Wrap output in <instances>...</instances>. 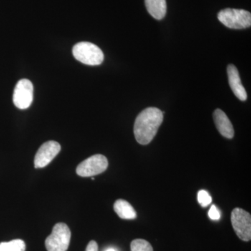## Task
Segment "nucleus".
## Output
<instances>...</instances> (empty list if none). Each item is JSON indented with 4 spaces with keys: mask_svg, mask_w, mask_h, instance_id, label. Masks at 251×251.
<instances>
[{
    "mask_svg": "<svg viewBox=\"0 0 251 251\" xmlns=\"http://www.w3.org/2000/svg\"><path fill=\"white\" fill-rule=\"evenodd\" d=\"M231 222L238 237L244 242L251 239V216L247 211L235 208L231 214Z\"/></svg>",
    "mask_w": 251,
    "mask_h": 251,
    "instance_id": "39448f33",
    "label": "nucleus"
},
{
    "mask_svg": "<svg viewBox=\"0 0 251 251\" xmlns=\"http://www.w3.org/2000/svg\"><path fill=\"white\" fill-rule=\"evenodd\" d=\"M108 161L106 157L101 154H96L80 163L76 168V173L82 177L95 176L106 171Z\"/></svg>",
    "mask_w": 251,
    "mask_h": 251,
    "instance_id": "423d86ee",
    "label": "nucleus"
},
{
    "mask_svg": "<svg viewBox=\"0 0 251 251\" xmlns=\"http://www.w3.org/2000/svg\"><path fill=\"white\" fill-rule=\"evenodd\" d=\"M114 210L122 219L133 220L137 217L134 208L125 200H117L114 204Z\"/></svg>",
    "mask_w": 251,
    "mask_h": 251,
    "instance_id": "f8f14e48",
    "label": "nucleus"
},
{
    "mask_svg": "<svg viewBox=\"0 0 251 251\" xmlns=\"http://www.w3.org/2000/svg\"><path fill=\"white\" fill-rule=\"evenodd\" d=\"M130 251H153L151 244L145 239H134L130 244Z\"/></svg>",
    "mask_w": 251,
    "mask_h": 251,
    "instance_id": "4468645a",
    "label": "nucleus"
},
{
    "mask_svg": "<svg viewBox=\"0 0 251 251\" xmlns=\"http://www.w3.org/2000/svg\"><path fill=\"white\" fill-rule=\"evenodd\" d=\"M163 120V112L150 107L143 110L136 117L134 125L135 140L140 145L151 143Z\"/></svg>",
    "mask_w": 251,
    "mask_h": 251,
    "instance_id": "f257e3e1",
    "label": "nucleus"
},
{
    "mask_svg": "<svg viewBox=\"0 0 251 251\" xmlns=\"http://www.w3.org/2000/svg\"><path fill=\"white\" fill-rule=\"evenodd\" d=\"M25 243L21 239L0 243V251H25Z\"/></svg>",
    "mask_w": 251,
    "mask_h": 251,
    "instance_id": "ddd939ff",
    "label": "nucleus"
},
{
    "mask_svg": "<svg viewBox=\"0 0 251 251\" xmlns=\"http://www.w3.org/2000/svg\"><path fill=\"white\" fill-rule=\"evenodd\" d=\"M213 117L219 133L225 138L232 139L234 135L233 126L226 114L221 109H216L214 112Z\"/></svg>",
    "mask_w": 251,
    "mask_h": 251,
    "instance_id": "9d476101",
    "label": "nucleus"
},
{
    "mask_svg": "<svg viewBox=\"0 0 251 251\" xmlns=\"http://www.w3.org/2000/svg\"><path fill=\"white\" fill-rule=\"evenodd\" d=\"M70 229L67 225L59 223L54 226L52 233L46 239L48 251H67L70 244Z\"/></svg>",
    "mask_w": 251,
    "mask_h": 251,
    "instance_id": "20e7f679",
    "label": "nucleus"
},
{
    "mask_svg": "<svg viewBox=\"0 0 251 251\" xmlns=\"http://www.w3.org/2000/svg\"><path fill=\"white\" fill-rule=\"evenodd\" d=\"M34 97V86L27 79L18 81L15 87L13 101L14 105L21 110L30 106Z\"/></svg>",
    "mask_w": 251,
    "mask_h": 251,
    "instance_id": "0eeeda50",
    "label": "nucleus"
},
{
    "mask_svg": "<svg viewBox=\"0 0 251 251\" xmlns=\"http://www.w3.org/2000/svg\"><path fill=\"white\" fill-rule=\"evenodd\" d=\"M209 216L211 220L214 221H217L221 218V214H220L219 211L218 210L217 208L215 205H212L211 206L210 209L209 211Z\"/></svg>",
    "mask_w": 251,
    "mask_h": 251,
    "instance_id": "dca6fc26",
    "label": "nucleus"
},
{
    "mask_svg": "<svg viewBox=\"0 0 251 251\" xmlns=\"http://www.w3.org/2000/svg\"><path fill=\"white\" fill-rule=\"evenodd\" d=\"M145 6L149 14L156 20H161L166 16V0H145Z\"/></svg>",
    "mask_w": 251,
    "mask_h": 251,
    "instance_id": "9b49d317",
    "label": "nucleus"
},
{
    "mask_svg": "<svg viewBox=\"0 0 251 251\" xmlns=\"http://www.w3.org/2000/svg\"><path fill=\"white\" fill-rule=\"evenodd\" d=\"M105 251H116L115 250V249H108V250H106Z\"/></svg>",
    "mask_w": 251,
    "mask_h": 251,
    "instance_id": "a211bd4d",
    "label": "nucleus"
},
{
    "mask_svg": "<svg viewBox=\"0 0 251 251\" xmlns=\"http://www.w3.org/2000/svg\"><path fill=\"white\" fill-rule=\"evenodd\" d=\"M60 150V145L53 140L43 144L36 153L34 167L36 168H43L47 166L58 154Z\"/></svg>",
    "mask_w": 251,
    "mask_h": 251,
    "instance_id": "6e6552de",
    "label": "nucleus"
},
{
    "mask_svg": "<svg viewBox=\"0 0 251 251\" xmlns=\"http://www.w3.org/2000/svg\"><path fill=\"white\" fill-rule=\"evenodd\" d=\"M198 201L201 206L206 207L211 204L212 199L208 192L204 190H201L198 193Z\"/></svg>",
    "mask_w": 251,
    "mask_h": 251,
    "instance_id": "2eb2a0df",
    "label": "nucleus"
},
{
    "mask_svg": "<svg viewBox=\"0 0 251 251\" xmlns=\"http://www.w3.org/2000/svg\"><path fill=\"white\" fill-rule=\"evenodd\" d=\"M98 244L95 241H91L87 245L85 251H98Z\"/></svg>",
    "mask_w": 251,
    "mask_h": 251,
    "instance_id": "f3484780",
    "label": "nucleus"
},
{
    "mask_svg": "<svg viewBox=\"0 0 251 251\" xmlns=\"http://www.w3.org/2000/svg\"><path fill=\"white\" fill-rule=\"evenodd\" d=\"M227 72L231 90L239 100L245 101L247 99V91L242 85L237 67L233 64H229L227 67Z\"/></svg>",
    "mask_w": 251,
    "mask_h": 251,
    "instance_id": "1a4fd4ad",
    "label": "nucleus"
},
{
    "mask_svg": "<svg viewBox=\"0 0 251 251\" xmlns=\"http://www.w3.org/2000/svg\"><path fill=\"white\" fill-rule=\"evenodd\" d=\"M74 57L86 65L98 66L103 62L104 54L100 48L90 42L77 43L73 48Z\"/></svg>",
    "mask_w": 251,
    "mask_h": 251,
    "instance_id": "f03ea898",
    "label": "nucleus"
},
{
    "mask_svg": "<svg viewBox=\"0 0 251 251\" xmlns=\"http://www.w3.org/2000/svg\"><path fill=\"white\" fill-rule=\"evenodd\" d=\"M220 22L230 29H242L250 27L251 14L244 9H226L218 14Z\"/></svg>",
    "mask_w": 251,
    "mask_h": 251,
    "instance_id": "7ed1b4c3",
    "label": "nucleus"
}]
</instances>
